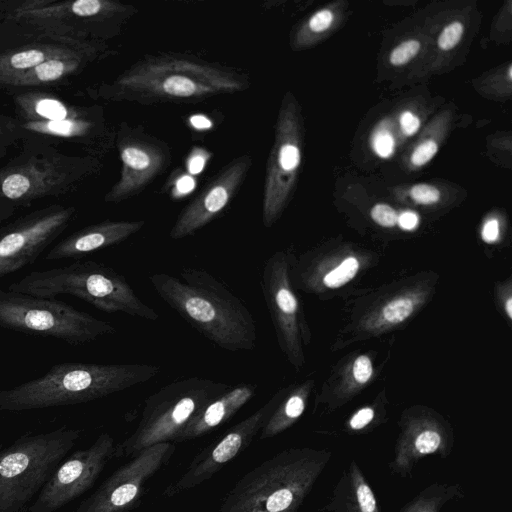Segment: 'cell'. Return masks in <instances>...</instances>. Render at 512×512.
I'll return each mask as SVG.
<instances>
[{
  "label": "cell",
  "mask_w": 512,
  "mask_h": 512,
  "mask_svg": "<svg viewBox=\"0 0 512 512\" xmlns=\"http://www.w3.org/2000/svg\"><path fill=\"white\" fill-rule=\"evenodd\" d=\"M250 86L235 68L183 53L144 56L114 80L97 88L98 97L140 105L197 103Z\"/></svg>",
  "instance_id": "6da1fadb"
},
{
  "label": "cell",
  "mask_w": 512,
  "mask_h": 512,
  "mask_svg": "<svg viewBox=\"0 0 512 512\" xmlns=\"http://www.w3.org/2000/svg\"><path fill=\"white\" fill-rule=\"evenodd\" d=\"M156 293L209 341L227 351H249L257 342L256 322L243 301L204 269L184 268L179 277H149Z\"/></svg>",
  "instance_id": "7a4b0ae2"
},
{
  "label": "cell",
  "mask_w": 512,
  "mask_h": 512,
  "mask_svg": "<svg viewBox=\"0 0 512 512\" xmlns=\"http://www.w3.org/2000/svg\"><path fill=\"white\" fill-rule=\"evenodd\" d=\"M161 371L141 363L63 362L43 376L0 390V411L20 412L86 403L150 381Z\"/></svg>",
  "instance_id": "3957f363"
},
{
  "label": "cell",
  "mask_w": 512,
  "mask_h": 512,
  "mask_svg": "<svg viewBox=\"0 0 512 512\" xmlns=\"http://www.w3.org/2000/svg\"><path fill=\"white\" fill-rule=\"evenodd\" d=\"M331 457L328 449H285L243 475L218 512H298Z\"/></svg>",
  "instance_id": "277c9868"
},
{
  "label": "cell",
  "mask_w": 512,
  "mask_h": 512,
  "mask_svg": "<svg viewBox=\"0 0 512 512\" xmlns=\"http://www.w3.org/2000/svg\"><path fill=\"white\" fill-rule=\"evenodd\" d=\"M137 8L114 0L0 2V15L41 39L103 43L117 36Z\"/></svg>",
  "instance_id": "5b68a950"
},
{
  "label": "cell",
  "mask_w": 512,
  "mask_h": 512,
  "mask_svg": "<svg viewBox=\"0 0 512 512\" xmlns=\"http://www.w3.org/2000/svg\"><path fill=\"white\" fill-rule=\"evenodd\" d=\"M7 290L49 299L72 295L108 313L122 312L150 321L159 318L158 313L137 296L122 274L92 260H77L62 267L32 271L10 284Z\"/></svg>",
  "instance_id": "8992f818"
},
{
  "label": "cell",
  "mask_w": 512,
  "mask_h": 512,
  "mask_svg": "<svg viewBox=\"0 0 512 512\" xmlns=\"http://www.w3.org/2000/svg\"><path fill=\"white\" fill-rule=\"evenodd\" d=\"M100 168L93 156L67 155L48 142L32 140L0 168V198L18 207L66 195Z\"/></svg>",
  "instance_id": "52a82bcc"
},
{
  "label": "cell",
  "mask_w": 512,
  "mask_h": 512,
  "mask_svg": "<svg viewBox=\"0 0 512 512\" xmlns=\"http://www.w3.org/2000/svg\"><path fill=\"white\" fill-rule=\"evenodd\" d=\"M82 430L61 426L0 445V512H26Z\"/></svg>",
  "instance_id": "ba28073f"
},
{
  "label": "cell",
  "mask_w": 512,
  "mask_h": 512,
  "mask_svg": "<svg viewBox=\"0 0 512 512\" xmlns=\"http://www.w3.org/2000/svg\"><path fill=\"white\" fill-rule=\"evenodd\" d=\"M231 385L203 377L173 381L146 398L134 432L115 446L114 456L133 457L143 449L178 437L194 415Z\"/></svg>",
  "instance_id": "9c48e42d"
},
{
  "label": "cell",
  "mask_w": 512,
  "mask_h": 512,
  "mask_svg": "<svg viewBox=\"0 0 512 512\" xmlns=\"http://www.w3.org/2000/svg\"><path fill=\"white\" fill-rule=\"evenodd\" d=\"M0 327L82 345L116 333L108 321L55 299L0 290Z\"/></svg>",
  "instance_id": "30bf717a"
},
{
  "label": "cell",
  "mask_w": 512,
  "mask_h": 512,
  "mask_svg": "<svg viewBox=\"0 0 512 512\" xmlns=\"http://www.w3.org/2000/svg\"><path fill=\"white\" fill-rule=\"evenodd\" d=\"M75 215L74 206L52 204L0 227V278L33 264Z\"/></svg>",
  "instance_id": "8fae6325"
},
{
  "label": "cell",
  "mask_w": 512,
  "mask_h": 512,
  "mask_svg": "<svg viewBox=\"0 0 512 512\" xmlns=\"http://www.w3.org/2000/svg\"><path fill=\"white\" fill-rule=\"evenodd\" d=\"M299 118L286 98L275 126L274 143L267 159L262 199V222L270 228L280 217L301 163Z\"/></svg>",
  "instance_id": "7c38bea8"
},
{
  "label": "cell",
  "mask_w": 512,
  "mask_h": 512,
  "mask_svg": "<svg viewBox=\"0 0 512 512\" xmlns=\"http://www.w3.org/2000/svg\"><path fill=\"white\" fill-rule=\"evenodd\" d=\"M115 442L101 433L87 448L74 451L56 468L26 512H55L87 492L114 456Z\"/></svg>",
  "instance_id": "4fadbf2b"
},
{
  "label": "cell",
  "mask_w": 512,
  "mask_h": 512,
  "mask_svg": "<svg viewBox=\"0 0 512 512\" xmlns=\"http://www.w3.org/2000/svg\"><path fill=\"white\" fill-rule=\"evenodd\" d=\"M116 147L121 160L120 177L104 196L107 203H120L140 194L172 161L167 143L142 128L120 125Z\"/></svg>",
  "instance_id": "5bb4252c"
},
{
  "label": "cell",
  "mask_w": 512,
  "mask_h": 512,
  "mask_svg": "<svg viewBox=\"0 0 512 512\" xmlns=\"http://www.w3.org/2000/svg\"><path fill=\"white\" fill-rule=\"evenodd\" d=\"M175 451L171 442L149 446L115 470L75 512H129L138 505L146 483Z\"/></svg>",
  "instance_id": "9a60e30c"
},
{
  "label": "cell",
  "mask_w": 512,
  "mask_h": 512,
  "mask_svg": "<svg viewBox=\"0 0 512 512\" xmlns=\"http://www.w3.org/2000/svg\"><path fill=\"white\" fill-rule=\"evenodd\" d=\"M281 398V393L276 394L254 413L232 426L218 440L202 449L184 473L167 486L164 496L174 497L200 485L237 457L261 431Z\"/></svg>",
  "instance_id": "2e32d148"
},
{
  "label": "cell",
  "mask_w": 512,
  "mask_h": 512,
  "mask_svg": "<svg viewBox=\"0 0 512 512\" xmlns=\"http://www.w3.org/2000/svg\"><path fill=\"white\" fill-rule=\"evenodd\" d=\"M252 163V157L243 154L224 165L179 213L170 238L179 240L192 236L217 218L240 190Z\"/></svg>",
  "instance_id": "e0dca14e"
},
{
  "label": "cell",
  "mask_w": 512,
  "mask_h": 512,
  "mask_svg": "<svg viewBox=\"0 0 512 512\" xmlns=\"http://www.w3.org/2000/svg\"><path fill=\"white\" fill-rule=\"evenodd\" d=\"M453 447V433L447 425L434 419H411L402 427L388 467L391 473L406 478L423 458H447Z\"/></svg>",
  "instance_id": "ac0fdd59"
},
{
  "label": "cell",
  "mask_w": 512,
  "mask_h": 512,
  "mask_svg": "<svg viewBox=\"0 0 512 512\" xmlns=\"http://www.w3.org/2000/svg\"><path fill=\"white\" fill-rule=\"evenodd\" d=\"M145 225L144 220H105L83 227L57 242L45 260L79 259L101 249L117 245Z\"/></svg>",
  "instance_id": "d6986e66"
},
{
  "label": "cell",
  "mask_w": 512,
  "mask_h": 512,
  "mask_svg": "<svg viewBox=\"0 0 512 512\" xmlns=\"http://www.w3.org/2000/svg\"><path fill=\"white\" fill-rule=\"evenodd\" d=\"M287 265L281 253L270 257L262 271V293L271 314L279 341L289 348L290 321L297 317L298 300L290 289Z\"/></svg>",
  "instance_id": "ffe728a7"
},
{
  "label": "cell",
  "mask_w": 512,
  "mask_h": 512,
  "mask_svg": "<svg viewBox=\"0 0 512 512\" xmlns=\"http://www.w3.org/2000/svg\"><path fill=\"white\" fill-rule=\"evenodd\" d=\"M16 127L38 138L85 146L93 145L105 130L102 110L96 107H84L79 114L61 121L19 120Z\"/></svg>",
  "instance_id": "44dd1931"
},
{
  "label": "cell",
  "mask_w": 512,
  "mask_h": 512,
  "mask_svg": "<svg viewBox=\"0 0 512 512\" xmlns=\"http://www.w3.org/2000/svg\"><path fill=\"white\" fill-rule=\"evenodd\" d=\"M106 48L103 43H70L43 39L0 54V83L9 85L18 76L45 61L84 51Z\"/></svg>",
  "instance_id": "7402d4cb"
},
{
  "label": "cell",
  "mask_w": 512,
  "mask_h": 512,
  "mask_svg": "<svg viewBox=\"0 0 512 512\" xmlns=\"http://www.w3.org/2000/svg\"><path fill=\"white\" fill-rule=\"evenodd\" d=\"M255 383H240L209 400L189 421L177 442L203 436L229 421L255 395Z\"/></svg>",
  "instance_id": "603a6c76"
},
{
  "label": "cell",
  "mask_w": 512,
  "mask_h": 512,
  "mask_svg": "<svg viewBox=\"0 0 512 512\" xmlns=\"http://www.w3.org/2000/svg\"><path fill=\"white\" fill-rule=\"evenodd\" d=\"M326 512H380L376 495L355 460H351L325 506Z\"/></svg>",
  "instance_id": "cb8c5ba5"
},
{
  "label": "cell",
  "mask_w": 512,
  "mask_h": 512,
  "mask_svg": "<svg viewBox=\"0 0 512 512\" xmlns=\"http://www.w3.org/2000/svg\"><path fill=\"white\" fill-rule=\"evenodd\" d=\"M107 48V47H106ZM106 48L55 57L18 76L9 85L17 87L38 86L63 80L81 71L87 64L101 56H107Z\"/></svg>",
  "instance_id": "d4e9b609"
},
{
  "label": "cell",
  "mask_w": 512,
  "mask_h": 512,
  "mask_svg": "<svg viewBox=\"0 0 512 512\" xmlns=\"http://www.w3.org/2000/svg\"><path fill=\"white\" fill-rule=\"evenodd\" d=\"M464 497L461 485L434 482L422 489L399 512H441L449 501Z\"/></svg>",
  "instance_id": "484cf974"
},
{
  "label": "cell",
  "mask_w": 512,
  "mask_h": 512,
  "mask_svg": "<svg viewBox=\"0 0 512 512\" xmlns=\"http://www.w3.org/2000/svg\"><path fill=\"white\" fill-rule=\"evenodd\" d=\"M304 394L294 392L279 401L260 431V439L272 438L288 429L305 410Z\"/></svg>",
  "instance_id": "4316f807"
},
{
  "label": "cell",
  "mask_w": 512,
  "mask_h": 512,
  "mask_svg": "<svg viewBox=\"0 0 512 512\" xmlns=\"http://www.w3.org/2000/svg\"><path fill=\"white\" fill-rule=\"evenodd\" d=\"M359 268L358 261L349 257L345 259L338 267L330 271L323 279V283L329 288H337L350 281Z\"/></svg>",
  "instance_id": "83f0119b"
},
{
  "label": "cell",
  "mask_w": 512,
  "mask_h": 512,
  "mask_svg": "<svg viewBox=\"0 0 512 512\" xmlns=\"http://www.w3.org/2000/svg\"><path fill=\"white\" fill-rule=\"evenodd\" d=\"M413 312V302L408 298H399L389 302L383 309L384 318L390 323L405 320Z\"/></svg>",
  "instance_id": "f1b7e54d"
},
{
  "label": "cell",
  "mask_w": 512,
  "mask_h": 512,
  "mask_svg": "<svg viewBox=\"0 0 512 512\" xmlns=\"http://www.w3.org/2000/svg\"><path fill=\"white\" fill-rule=\"evenodd\" d=\"M420 47V42L415 39L402 42L390 53V63L394 66H401L408 63L417 55Z\"/></svg>",
  "instance_id": "f546056e"
},
{
  "label": "cell",
  "mask_w": 512,
  "mask_h": 512,
  "mask_svg": "<svg viewBox=\"0 0 512 512\" xmlns=\"http://www.w3.org/2000/svg\"><path fill=\"white\" fill-rule=\"evenodd\" d=\"M376 419V412L371 407H364L356 411L348 420L347 429L351 433L368 431Z\"/></svg>",
  "instance_id": "4dcf8cb0"
},
{
  "label": "cell",
  "mask_w": 512,
  "mask_h": 512,
  "mask_svg": "<svg viewBox=\"0 0 512 512\" xmlns=\"http://www.w3.org/2000/svg\"><path fill=\"white\" fill-rule=\"evenodd\" d=\"M464 27L461 22L454 21L448 24L440 33L437 43L440 49L447 51L455 47L461 40Z\"/></svg>",
  "instance_id": "1f68e13d"
},
{
  "label": "cell",
  "mask_w": 512,
  "mask_h": 512,
  "mask_svg": "<svg viewBox=\"0 0 512 512\" xmlns=\"http://www.w3.org/2000/svg\"><path fill=\"white\" fill-rule=\"evenodd\" d=\"M395 142L393 136L385 129L378 130L372 137V148L375 153L388 158L394 152Z\"/></svg>",
  "instance_id": "d6a6232c"
},
{
  "label": "cell",
  "mask_w": 512,
  "mask_h": 512,
  "mask_svg": "<svg viewBox=\"0 0 512 512\" xmlns=\"http://www.w3.org/2000/svg\"><path fill=\"white\" fill-rule=\"evenodd\" d=\"M438 144L431 139H427L420 143L413 151L411 155V163L420 167L428 163L437 153Z\"/></svg>",
  "instance_id": "836d02e7"
},
{
  "label": "cell",
  "mask_w": 512,
  "mask_h": 512,
  "mask_svg": "<svg viewBox=\"0 0 512 512\" xmlns=\"http://www.w3.org/2000/svg\"><path fill=\"white\" fill-rule=\"evenodd\" d=\"M410 196L420 204H433L439 201L440 191L433 185L417 184L411 187Z\"/></svg>",
  "instance_id": "e575fe53"
},
{
  "label": "cell",
  "mask_w": 512,
  "mask_h": 512,
  "mask_svg": "<svg viewBox=\"0 0 512 512\" xmlns=\"http://www.w3.org/2000/svg\"><path fill=\"white\" fill-rule=\"evenodd\" d=\"M372 219L381 226L392 227L398 221L396 211L386 204H377L371 210Z\"/></svg>",
  "instance_id": "d590c367"
},
{
  "label": "cell",
  "mask_w": 512,
  "mask_h": 512,
  "mask_svg": "<svg viewBox=\"0 0 512 512\" xmlns=\"http://www.w3.org/2000/svg\"><path fill=\"white\" fill-rule=\"evenodd\" d=\"M333 19V13L328 9H323L310 17L307 26L312 32H323L331 26Z\"/></svg>",
  "instance_id": "8d00e7d4"
},
{
  "label": "cell",
  "mask_w": 512,
  "mask_h": 512,
  "mask_svg": "<svg viewBox=\"0 0 512 512\" xmlns=\"http://www.w3.org/2000/svg\"><path fill=\"white\" fill-rule=\"evenodd\" d=\"M209 155L210 153H208L203 148L194 147L186 161L188 171L191 174H197L201 172L207 162Z\"/></svg>",
  "instance_id": "74e56055"
},
{
  "label": "cell",
  "mask_w": 512,
  "mask_h": 512,
  "mask_svg": "<svg viewBox=\"0 0 512 512\" xmlns=\"http://www.w3.org/2000/svg\"><path fill=\"white\" fill-rule=\"evenodd\" d=\"M372 364L367 356H359L353 366V375L357 382L365 383L371 377Z\"/></svg>",
  "instance_id": "f35d334b"
},
{
  "label": "cell",
  "mask_w": 512,
  "mask_h": 512,
  "mask_svg": "<svg viewBox=\"0 0 512 512\" xmlns=\"http://www.w3.org/2000/svg\"><path fill=\"white\" fill-rule=\"evenodd\" d=\"M400 126L404 134L411 136L418 131L420 120L411 111H404L400 116Z\"/></svg>",
  "instance_id": "ab89813d"
},
{
  "label": "cell",
  "mask_w": 512,
  "mask_h": 512,
  "mask_svg": "<svg viewBox=\"0 0 512 512\" xmlns=\"http://www.w3.org/2000/svg\"><path fill=\"white\" fill-rule=\"evenodd\" d=\"M175 187L172 190V196L175 198L182 197L194 188V179L191 175H182L177 179Z\"/></svg>",
  "instance_id": "60d3db41"
},
{
  "label": "cell",
  "mask_w": 512,
  "mask_h": 512,
  "mask_svg": "<svg viewBox=\"0 0 512 512\" xmlns=\"http://www.w3.org/2000/svg\"><path fill=\"white\" fill-rule=\"evenodd\" d=\"M419 222L418 215L411 211L403 212L400 216H398L397 223L404 230H413L417 227Z\"/></svg>",
  "instance_id": "b9f144b4"
},
{
  "label": "cell",
  "mask_w": 512,
  "mask_h": 512,
  "mask_svg": "<svg viewBox=\"0 0 512 512\" xmlns=\"http://www.w3.org/2000/svg\"><path fill=\"white\" fill-rule=\"evenodd\" d=\"M499 225L498 221L492 219L484 225L482 229V238L486 242H494L498 238Z\"/></svg>",
  "instance_id": "7bdbcfd3"
},
{
  "label": "cell",
  "mask_w": 512,
  "mask_h": 512,
  "mask_svg": "<svg viewBox=\"0 0 512 512\" xmlns=\"http://www.w3.org/2000/svg\"><path fill=\"white\" fill-rule=\"evenodd\" d=\"M17 210V206L12 202L0 198V224L12 217Z\"/></svg>",
  "instance_id": "ee69618b"
},
{
  "label": "cell",
  "mask_w": 512,
  "mask_h": 512,
  "mask_svg": "<svg viewBox=\"0 0 512 512\" xmlns=\"http://www.w3.org/2000/svg\"><path fill=\"white\" fill-rule=\"evenodd\" d=\"M191 122L196 128H199V129H203V128H207V127L211 126L210 121H208L207 119H205L202 116L192 117Z\"/></svg>",
  "instance_id": "f6af8a7d"
},
{
  "label": "cell",
  "mask_w": 512,
  "mask_h": 512,
  "mask_svg": "<svg viewBox=\"0 0 512 512\" xmlns=\"http://www.w3.org/2000/svg\"><path fill=\"white\" fill-rule=\"evenodd\" d=\"M506 311L508 313V316L512 318V299L509 298L506 302Z\"/></svg>",
  "instance_id": "bcb514c9"
},
{
  "label": "cell",
  "mask_w": 512,
  "mask_h": 512,
  "mask_svg": "<svg viewBox=\"0 0 512 512\" xmlns=\"http://www.w3.org/2000/svg\"><path fill=\"white\" fill-rule=\"evenodd\" d=\"M508 76H509V79H511V66H509V69H508Z\"/></svg>",
  "instance_id": "7dc6e473"
},
{
  "label": "cell",
  "mask_w": 512,
  "mask_h": 512,
  "mask_svg": "<svg viewBox=\"0 0 512 512\" xmlns=\"http://www.w3.org/2000/svg\"><path fill=\"white\" fill-rule=\"evenodd\" d=\"M0 136H1V129H0Z\"/></svg>",
  "instance_id": "c3c4849f"
}]
</instances>
